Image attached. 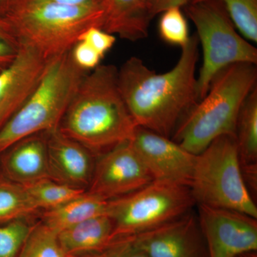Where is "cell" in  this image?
I'll return each mask as SVG.
<instances>
[{
	"label": "cell",
	"instance_id": "4dcf8cb0",
	"mask_svg": "<svg viewBox=\"0 0 257 257\" xmlns=\"http://www.w3.org/2000/svg\"><path fill=\"white\" fill-rule=\"evenodd\" d=\"M22 2H33V3H49L69 6H98L102 8L104 0H16Z\"/></svg>",
	"mask_w": 257,
	"mask_h": 257
},
{
	"label": "cell",
	"instance_id": "cb8c5ba5",
	"mask_svg": "<svg viewBox=\"0 0 257 257\" xmlns=\"http://www.w3.org/2000/svg\"><path fill=\"white\" fill-rule=\"evenodd\" d=\"M34 217L0 224V257H18L25 240L37 222Z\"/></svg>",
	"mask_w": 257,
	"mask_h": 257
},
{
	"label": "cell",
	"instance_id": "7a4b0ae2",
	"mask_svg": "<svg viewBox=\"0 0 257 257\" xmlns=\"http://www.w3.org/2000/svg\"><path fill=\"white\" fill-rule=\"evenodd\" d=\"M137 126L120 92L118 69L106 64L84 76L57 130L97 157L130 142Z\"/></svg>",
	"mask_w": 257,
	"mask_h": 257
},
{
	"label": "cell",
	"instance_id": "1f68e13d",
	"mask_svg": "<svg viewBox=\"0 0 257 257\" xmlns=\"http://www.w3.org/2000/svg\"><path fill=\"white\" fill-rule=\"evenodd\" d=\"M16 0H0V16L5 17Z\"/></svg>",
	"mask_w": 257,
	"mask_h": 257
},
{
	"label": "cell",
	"instance_id": "7402d4cb",
	"mask_svg": "<svg viewBox=\"0 0 257 257\" xmlns=\"http://www.w3.org/2000/svg\"><path fill=\"white\" fill-rule=\"evenodd\" d=\"M18 257H69L64 253L58 233L37 221L25 240Z\"/></svg>",
	"mask_w": 257,
	"mask_h": 257
},
{
	"label": "cell",
	"instance_id": "83f0119b",
	"mask_svg": "<svg viewBox=\"0 0 257 257\" xmlns=\"http://www.w3.org/2000/svg\"><path fill=\"white\" fill-rule=\"evenodd\" d=\"M78 41L86 42L104 58L106 52L114 46L116 37L101 28L92 27L83 32L79 36Z\"/></svg>",
	"mask_w": 257,
	"mask_h": 257
},
{
	"label": "cell",
	"instance_id": "ffe728a7",
	"mask_svg": "<svg viewBox=\"0 0 257 257\" xmlns=\"http://www.w3.org/2000/svg\"><path fill=\"white\" fill-rule=\"evenodd\" d=\"M21 184L0 178V224L40 214Z\"/></svg>",
	"mask_w": 257,
	"mask_h": 257
},
{
	"label": "cell",
	"instance_id": "4fadbf2b",
	"mask_svg": "<svg viewBox=\"0 0 257 257\" xmlns=\"http://www.w3.org/2000/svg\"><path fill=\"white\" fill-rule=\"evenodd\" d=\"M47 62L35 49L20 43L14 60L0 72V127L28 99Z\"/></svg>",
	"mask_w": 257,
	"mask_h": 257
},
{
	"label": "cell",
	"instance_id": "d4e9b609",
	"mask_svg": "<svg viewBox=\"0 0 257 257\" xmlns=\"http://www.w3.org/2000/svg\"><path fill=\"white\" fill-rule=\"evenodd\" d=\"M159 34L162 40L172 45L183 47L189 40V27L181 8H169L161 13Z\"/></svg>",
	"mask_w": 257,
	"mask_h": 257
},
{
	"label": "cell",
	"instance_id": "2e32d148",
	"mask_svg": "<svg viewBox=\"0 0 257 257\" xmlns=\"http://www.w3.org/2000/svg\"><path fill=\"white\" fill-rule=\"evenodd\" d=\"M101 30L130 42L147 38L153 19L150 0H104Z\"/></svg>",
	"mask_w": 257,
	"mask_h": 257
},
{
	"label": "cell",
	"instance_id": "d6a6232c",
	"mask_svg": "<svg viewBox=\"0 0 257 257\" xmlns=\"http://www.w3.org/2000/svg\"><path fill=\"white\" fill-rule=\"evenodd\" d=\"M71 257H104L103 252L101 253H87V254L79 255V256H71Z\"/></svg>",
	"mask_w": 257,
	"mask_h": 257
},
{
	"label": "cell",
	"instance_id": "d6986e66",
	"mask_svg": "<svg viewBox=\"0 0 257 257\" xmlns=\"http://www.w3.org/2000/svg\"><path fill=\"white\" fill-rule=\"evenodd\" d=\"M235 140L241 167L257 165V87L243 101L236 121Z\"/></svg>",
	"mask_w": 257,
	"mask_h": 257
},
{
	"label": "cell",
	"instance_id": "7c38bea8",
	"mask_svg": "<svg viewBox=\"0 0 257 257\" xmlns=\"http://www.w3.org/2000/svg\"><path fill=\"white\" fill-rule=\"evenodd\" d=\"M191 211L127 238L150 257H208L197 216Z\"/></svg>",
	"mask_w": 257,
	"mask_h": 257
},
{
	"label": "cell",
	"instance_id": "52a82bcc",
	"mask_svg": "<svg viewBox=\"0 0 257 257\" xmlns=\"http://www.w3.org/2000/svg\"><path fill=\"white\" fill-rule=\"evenodd\" d=\"M184 7L202 45L203 62L197 77L200 101L207 94L214 76L224 67L240 62L256 64L257 49L239 34L219 2L204 0Z\"/></svg>",
	"mask_w": 257,
	"mask_h": 257
},
{
	"label": "cell",
	"instance_id": "44dd1931",
	"mask_svg": "<svg viewBox=\"0 0 257 257\" xmlns=\"http://www.w3.org/2000/svg\"><path fill=\"white\" fill-rule=\"evenodd\" d=\"M23 187L40 211L55 209L87 192L51 179H42Z\"/></svg>",
	"mask_w": 257,
	"mask_h": 257
},
{
	"label": "cell",
	"instance_id": "30bf717a",
	"mask_svg": "<svg viewBox=\"0 0 257 257\" xmlns=\"http://www.w3.org/2000/svg\"><path fill=\"white\" fill-rule=\"evenodd\" d=\"M153 181L131 143L126 142L96 157L87 192L111 201L140 190Z\"/></svg>",
	"mask_w": 257,
	"mask_h": 257
},
{
	"label": "cell",
	"instance_id": "ba28073f",
	"mask_svg": "<svg viewBox=\"0 0 257 257\" xmlns=\"http://www.w3.org/2000/svg\"><path fill=\"white\" fill-rule=\"evenodd\" d=\"M187 186L153 181L140 190L108 202L113 240L135 236L184 216L195 205Z\"/></svg>",
	"mask_w": 257,
	"mask_h": 257
},
{
	"label": "cell",
	"instance_id": "f1b7e54d",
	"mask_svg": "<svg viewBox=\"0 0 257 257\" xmlns=\"http://www.w3.org/2000/svg\"><path fill=\"white\" fill-rule=\"evenodd\" d=\"M103 254L104 257H150L127 237L113 240Z\"/></svg>",
	"mask_w": 257,
	"mask_h": 257
},
{
	"label": "cell",
	"instance_id": "8992f818",
	"mask_svg": "<svg viewBox=\"0 0 257 257\" xmlns=\"http://www.w3.org/2000/svg\"><path fill=\"white\" fill-rule=\"evenodd\" d=\"M189 189L197 205L231 209L257 219L241 173L236 140L224 135L197 155Z\"/></svg>",
	"mask_w": 257,
	"mask_h": 257
},
{
	"label": "cell",
	"instance_id": "e0dca14e",
	"mask_svg": "<svg viewBox=\"0 0 257 257\" xmlns=\"http://www.w3.org/2000/svg\"><path fill=\"white\" fill-rule=\"evenodd\" d=\"M114 223L107 214L91 218L62 230L58 239L67 256L101 253L113 241Z\"/></svg>",
	"mask_w": 257,
	"mask_h": 257
},
{
	"label": "cell",
	"instance_id": "5b68a950",
	"mask_svg": "<svg viewBox=\"0 0 257 257\" xmlns=\"http://www.w3.org/2000/svg\"><path fill=\"white\" fill-rule=\"evenodd\" d=\"M5 18L20 43L49 60L72 50L88 29L101 28L103 10L98 6L15 1Z\"/></svg>",
	"mask_w": 257,
	"mask_h": 257
},
{
	"label": "cell",
	"instance_id": "836d02e7",
	"mask_svg": "<svg viewBox=\"0 0 257 257\" xmlns=\"http://www.w3.org/2000/svg\"><path fill=\"white\" fill-rule=\"evenodd\" d=\"M236 257H257L256 252H251L243 253V254L240 255Z\"/></svg>",
	"mask_w": 257,
	"mask_h": 257
},
{
	"label": "cell",
	"instance_id": "603a6c76",
	"mask_svg": "<svg viewBox=\"0 0 257 257\" xmlns=\"http://www.w3.org/2000/svg\"><path fill=\"white\" fill-rule=\"evenodd\" d=\"M204 1L190 0L189 3ZM224 5L230 18L248 41L257 42V0H216Z\"/></svg>",
	"mask_w": 257,
	"mask_h": 257
},
{
	"label": "cell",
	"instance_id": "9a60e30c",
	"mask_svg": "<svg viewBox=\"0 0 257 257\" xmlns=\"http://www.w3.org/2000/svg\"><path fill=\"white\" fill-rule=\"evenodd\" d=\"M47 137L48 133L27 137L0 154L3 177L23 186L50 179Z\"/></svg>",
	"mask_w": 257,
	"mask_h": 257
},
{
	"label": "cell",
	"instance_id": "484cf974",
	"mask_svg": "<svg viewBox=\"0 0 257 257\" xmlns=\"http://www.w3.org/2000/svg\"><path fill=\"white\" fill-rule=\"evenodd\" d=\"M20 43L14 30L5 17L0 16V72L15 58Z\"/></svg>",
	"mask_w": 257,
	"mask_h": 257
},
{
	"label": "cell",
	"instance_id": "f546056e",
	"mask_svg": "<svg viewBox=\"0 0 257 257\" xmlns=\"http://www.w3.org/2000/svg\"><path fill=\"white\" fill-rule=\"evenodd\" d=\"M190 0H150V9L153 18L157 15L161 14L162 12L175 7L185 6Z\"/></svg>",
	"mask_w": 257,
	"mask_h": 257
},
{
	"label": "cell",
	"instance_id": "4316f807",
	"mask_svg": "<svg viewBox=\"0 0 257 257\" xmlns=\"http://www.w3.org/2000/svg\"><path fill=\"white\" fill-rule=\"evenodd\" d=\"M74 64L82 70L90 72L100 65L103 57L86 42L78 41L70 50Z\"/></svg>",
	"mask_w": 257,
	"mask_h": 257
},
{
	"label": "cell",
	"instance_id": "5bb4252c",
	"mask_svg": "<svg viewBox=\"0 0 257 257\" xmlns=\"http://www.w3.org/2000/svg\"><path fill=\"white\" fill-rule=\"evenodd\" d=\"M47 151L51 179L87 191L96 160L90 150L56 130L48 133Z\"/></svg>",
	"mask_w": 257,
	"mask_h": 257
},
{
	"label": "cell",
	"instance_id": "6da1fadb",
	"mask_svg": "<svg viewBox=\"0 0 257 257\" xmlns=\"http://www.w3.org/2000/svg\"><path fill=\"white\" fill-rule=\"evenodd\" d=\"M199 47L195 33L182 47L177 64L165 73H157L137 57L118 69L120 92L137 126L172 138L199 101L196 76Z\"/></svg>",
	"mask_w": 257,
	"mask_h": 257
},
{
	"label": "cell",
	"instance_id": "ac0fdd59",
	"mask_svg": "<svg viewBox=\"0 0 257 257\" xmlns=\"http://www.w3.org/2000/svg\"><path fill=\"white\" fill-rule=\"evenodd\" d=\"M108 202L86 192L55 209L41 211L40 221L59 233L91 218L107 214Z\"/></svg>",
	"mask_w": 257,
	"mask_h": 257
},
{
	"label": "cell",
	"instance_id": "3957f363",
	"mask_svg": "<svg viewBox=\"0 0 257 257\" xmlns=\"http://www.w3.org/2000/svg\"><path fill=\"white\" fill-rule=\"evenodd\" d=\"M257 82L256 64L235 63L216 73L203 99L177 126L172 140L198 155L224 135L235 138L243 101Z\"/></svg>",
	"mask_w": 257,
	"mask_h": 257
},
{
	"label": "cell",
	"instance_id": "9c48e42d",
	"mask_svg": "<svg viewBox=\"0 0 257 257\" xmlns=\"http://www.w3.org/2000/svg\"><path fill=\"white\" fill-rule=\"evenodd\" d=\"M197 206L208 257H236L256 252V218L231 209Z\"/></svg>",
	"mask_w": 257,
	"mask_h": 257
},
{
	"label": "cell",
	"instance_id": "277c9868",
	"mask_svg": "<svg viewBox=\"0 0 257 257\" xmlns=\"http://www.w3.org/2000/svg\"><path fill=\"white\" fill-rule=\"evenodd\" d=\"M88 72L74 64L70 51L49 60L28 99L0 127V154L22 139L57 130Z\"/></svg>",
	"mask_w": 257,
	"mask_h": 257
},
{
	"label": "cell",
	"instance_id": "8fae6325",
	"mask_svg": "<svg viewBox=\"0 0 257 257\" xmlns=\"http://www.w3.org/2000/svg\"><path fill=\"white\" fill-rule=\"evenodd\" d=\"M130 143L154 181L189 187L197 155L172 139L137 126Z\"/></svg>",
	"mask_w": 257,
	"mask_h": 257
}]
</instances>
